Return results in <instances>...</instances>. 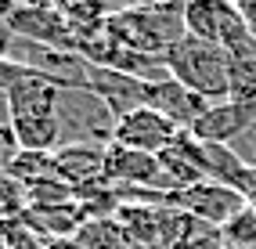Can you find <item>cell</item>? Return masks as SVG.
<instances>
[{"mask_svg":"<svg viewBox=\"0 0 256 249\" xmlns=\"http://www.w3.org/2000/svg\"><path fill=\"white\" fill-rule=\"evenodd\" d=\"M166 72L188 90L202 94L206 102H228L231 98V58L220 44H206L184 36L166 51Z\"/></svg>","mask_w":256,"mask_h":249,"instance_id":"6da1fadb","label":"cell"},{"mask_svg":"<svg viewBox=\"0 0 256 249\" xmlns=\"http://www.w3.org/2000/svg\"><path fill=\"white\" fill-rule=\"evenodd\" d=\"M83 94H90L94 102L105 108L108 116H116V123H119L134 108H144L148 105L152 83L138 80V76H126V72H116V69L87 65V72H83Z\"/></svg>","mask_w":256,"mask_h":249,"instance_id":"7a4b0ae2","label":"cell"},{"mask_svg":"<svg viewBox=\"0 0 256 249\" xmlns=\"http://www.w3.org/2000/svg\"><path fill=\"white\" fill-rule=\"evenodd\" d=\"M8 26L26 44L76 54V36L58 4H14V11L8 14Z\"/></svg>","mask_w":256,"mask_h":249,"instance_id":"3957f363","label":"cell"},{"mask_svg":"<svg viewBox=\"0 0 256 249\" xmlns=\"http://www.w3.org/2000/svg\"><path fill=\"white\" fill-rule=\"evenodd\" d=\"M170 206H180L188 217H195L210 228H224L228 220H234L249 202L234 188L216 184V180H198L195 188H184L170 195Z\"/></svg>","mask_w":256,"mask_h":249,"instance_id":"277c9868","label":"cell"},{"mask_svg":"<svg viewBox=\"0 0 256 249\" xmlns=\"http://www.w3.org/2000/svg\"><path fill=\"white\" fill-rule=\"evenodd\" d=\"M62 94L65 87L58 80H50L36 69H22V76L8 87L4 102H8V116L11 120H47V116H62Z\"/></svg>","mask_w":256,"mask_h":249,"instance_id":"5b68a950","label":"cell"},{"mask_svg":"<svg viewBox=\"0 0 256 249\" xmlns=\"http://www.w3.org/2000/svg\"><path fill=\"white\" fill-rule=\"evenodd\" d=\"M105 184L112 192L123 188H144V192H162V166L159 156L134 152L116 141H105Z\"/></svg>","mask_w":256,"mask_h":249,"instance_id":"8992f818","label":"cell"},{"mask_svg":"<svg viewBox=\"0 0 256 249\" xmlns=\"http://www.w3.org/2000/svg\"><path fill=\"white\" fill-rule=\"evenodd\" d=\"M105 32H108V36H112L119 47H126V51H134V54L166 58V51H170L166 36L159 32L156 18L148 14L144 4H134V8H119V11H112L108 18H105Z\"/></svg>","mask_w":256,"mask_h":249,"instance_id":"52a82bcc","label":"cell"},{"mask_svg":"<svg viewBox=\"0 0 256 249\" xmlns=\"http://www.w3.org/2000/svg\"><path fill=\"white\" fill-rule=\"evenodd\" d=\"M180 134V130L166 120L162 112L156 108H134L130 116H123L116 126H112V138L116 144L123 148H134V152H148V156H162L170 144H174V138Z\"/></svg>","mask_w":256,"mask_h":249,"instance_id":"ba28073f","label":"cell"},{"mask_svg":"<svg viewBox=\"0 0 256 249\" xmlns=\"http://www.w3.org/2000/svg\"><path fill=\"white\" fill-rule=\"evenodd\" d=\"M246 130H256V105L228 98V102L210 105L206 116H198V123L192 126V138L202 144H231Z\"/></svg>","mask_w":256,"mask_h":249,"instance_id":"9c48e42d","label":"cell"},{"mask_svg":"<svg viewBox=\"0 0 256 249\" xmlns=\"http://www.w3.org/2000/svg\"><path fill=\"white\" fill-rule=\"evenodd\" d=\"M58 177L65 184L80 188H94V184H105V144H94V141H65L58 152Z\"/></svg>","mask_w":256,"mask_h":249,"instance_id":"30bf717a","label":"cell"},{"mask_svg":"<svg viewBox=\"0 0 256 249\" xmlns=\"http://www.w3.org/2000/svg\"><path fill=\"white\" fill-rule=\"evenodd\" d=\"M210 105L213 102H206V98L195 94V90H188L184 83H177L174 76L152 83V94H148V108L162 112L177 130H192L198 123V116H206Z\"/></svg>","mask_w":256,"mask_h":249,"instance_id":"8fae6325","label":"cell"},{"mask_svg":"<svg viewBox=\"0 0 256 249\" xmlns=\"http://www.w3.org/2000/svg\"><path fill=\"white\" fill-rule=\"evenodd\" d=\"M4 170L18 180L22 188L29 184H40V180H62L58 177V162H54V152H14L11 162L4 166Z\"/></svg>","mask_w":256,"mask_h":249,"instance_id":"7c38bea8","label":"cell"},{"mask_svg":"<svg viewBox=\"0 0 256 249\" xmlns=\"http://www.w3.org/2000/svg\"><path fill=\"white\" fill-rule=\"evenodd\" d=\"M184 32L206 44H220V0H188Z\"/></svg>","mask_w":256,"mask_h":249,"instance_id":"4fadbf2b","label":"cell"},{"mask_svg":"<svg viewBox=\"0 0 256 249\" xmlns=\"http://www.w3.org/2000/svg\"><path fill=\"white\" fill-rule=\"evenodd\" d=\"M220 238H224V246H231V249H249V246H256V210L246 206L234 220H228L224 228H220Z\"/></svg>","mask_w":256,"mask_h":249,"instance_id":"5bb4252c","label":"cell"},{"mask_svg":"<svg viewBox=\"0 0 256 249\" xmlns=\"http://www.w3.org/2000/svg\"><path fill=\"white\" fill-rule=\"evenodd\" d=\"M26 213V188L8 170H0V220H18Z\"/></svg>","mask_w":256,"mask_h":249,"instance_id":"9a60e30c","label":"cell"},{"mask_svg":"<svg viewBox=\"0 0 256 249\" xmlns=\"http://www.w3.org/2000/svg\"><path fill=\"white\" fill-rule=\"evenodd\" d=\"M8 249H47V242L40 235H32V231L26 228V220L18 217L11 224V235H8Z\"/></svg>","mask_w":256,"mask_h":249,"instance_id":"2e32d148","label":"cell"},{"mask_svg":"<svg viewBox=\"0 0 256 249\" xmlns=\"http://www.w3.org/2000/svg\"><path fill=\"white\" fill-rule=\"evenodd\" d=\"M14 40H18V36L11 32V26H8L4 18H0V62H8V58H11V51H14Z\"/></svg>","mask_w":256,"mask_h":249,"instance_id":"e0dca14e","label":"cell"},{"mask_svg":"<svg viewBox=\"0 0 256 249\" xmlns=\"http://www.w3.org/2000/svg\"><path fill=\"white\" fill-rule=\"evenodd\" d=\"M238 14H242V18H246V26L252 29V36H256V0H238Z\"/></svg>","mask_w":256,"mask_h":249,"instance_id":"ac0fdd59","label":"cell"},{"mask_svg":"<svg viewBox=\"0 0 256 249\" xmlns=\"http://www.w3.org/2000/svg\"><path fill=\"white\" fill-rule=\"evenodd\" d=\"M47 249H83V242H72V238H50Z\"/></svg>","mask_w":256,"mask_h":249,"instance_id":"d6986e66","label":"cell"}]
</instances>
